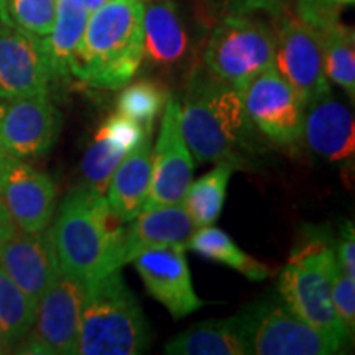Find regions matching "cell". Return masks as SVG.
I'll return each instance as SVG.
<instances>
[{
	"instance_id": "6da1fadb",
	"label": "cell",
	"mask_w": 355,
	"mask_h": 355,
	"mask_svg": "<svg viewBox=\"0 0 355 355\" xmlns=\"http://www.w3.org/2000/svg\"><path fill=\"white\" fill-rule=\"evenodd\" d=\"M181 132L198 163L250 170L260 155V132L248 119L242 92L204 64L189 71Z\"/></svg>"
},
{
	"instance_id": "7a4b0ae2",
	"label": "cell",
	"mask_w": 355,
	"mask_h": 355,
	"mask_svg": "<svg viewBox=\"0 0 355 355\" xmlns=\"http://www.w3.org/2000/svg\"><path fill=\"white\" fill-rule=\"evenodd\" d=\"M50 232L61 273L86 285L125 265V222L87 186L66 194Z\"/></svg>"
},
{
	"instance_id": "3957f363",
	"label": "cell",
	"mask_w": 355,
	"mask_h": 355,
	"mask_svg": "<svg viewBox=\"0 0 355 355\" xmlns=\"http://www.w3.org/2000/svg\"><path fill=\"white\" fill-rule=\"evenodd\" d=\"M144 10L141 0H109L89 13L71 78L105 91L130 83L144 63Z\"/></svg>"
},
{
	"instance_id": "277c9868",
	"label": "cell",
	"mask_w": 355,
	"mask_h": 355,
	"mask_svg": "<svg viewBox=\"0 0 355 355\" xmlns=\"http://www.w3.org/2000/svg\"><path fill=\"white\" fill-rule=\"evenodd\" d=\"M148 344V321L121 270L87 283L78 354L139 355Z\"/></svg>"
},
{
	"instance_id": "5b68a950",
	"label": "cell",
	"mask_w": 355,
	"mask_h": 355,
	"mask_svg": "<svg viewBox=\"0 0 355 355\" xmlns=\"http://www.w3.org/2000/svg\"><path fill=\"white\" fill-rule=\"evenodd\" d=\"M339 268L331 239L324 230H311L304 241L293 248L278 288L288 308L345 345L349 336L332 304V286Z\"/></svg>"
},
{
	"instance_id": "8992f818",
	"label": "cell",
	"mask_w": 355,
	"mask_h": 355,
	"mask_svg": "<svg viewBox=\"0 0 355 355\" xmlns=\"http://www.w3.org/2000/svg\"><path fill=\"white\" fill-rule=\"evenodd\" d=\"M277 37L254 15L229 13L214 26L204 50V66L243 91L261 71L275 64Z\"/></svg>"
},
{
	"instance_id": "52a82bcc",
	"label": "cell",
	"mask_w": 355,
	"mask_h": 355,
	"mask_svg": "<svg viewBox=\"0 0 355 355\" xmlns=\"http://www.w3.org/2000/svg\"><path fill=\"white\" fill-rule=\"evenodd\" d=\"M248 350L255 355H329L344 347L285 303L266 300L241 311Z\"/></svg>"
},
{
	"instance_id": "ba28073f",
	"label": "cell",
	"mask_w": 355,
	"mask_h": 355,
	"mask_svg": "<svg viewBox=\"0 0 355 355\" xmlns=\"http://www.w3.org/2000/svg\"><path fill=\"white\" fill-rule=\"evenodd\" d=\"M84 296L86 283L61 273L38 301L33 327L15 345V352L76 355Z\"/></svg>"
},
{
	"instance_id": "9c48e42d",
	"label": "cell",
	"mask_w": 355,
	"mask_h": 355,
	"mask_svg": "<svg viewBox=\"0 0 355 355\" xmlns=\"http://www.w3.org/2000/svg\"><path fill=\"white\" fill-rule=\"evenodd\" d=\"M242 99L248 119L265 139L282 146L303 139L304 102L275 64L247 84Z\"/></svg>"
},
{
	"instance_id": "30bf717a",
	"label": "cell",
	"mask_w": 355,
	"mask_h": 355,
	"mask_svg": "<svg viewBox=\"0 0 355 355\" xmlns=\"http://www.w3.org/2000/svg\"><path fill=\"white\" fill-rule=\"evenodd\" d=\"M277 20L275 68L298 92L304 105L331 91L324 69L322 35L306 24L295 12Z\"/></svg>"
},
{
	"instance_id": "8fae6325",
	"label": "cell",
	"mask_w": 355,
	"mask_h": 355,
	"mask_svg": "<svg viewBox=\"0 0 355 355\" xmlns=\"http://www.w3.org/2000/svg\"><path fill=\"white\" fill-rule=\"evenodd\" d=\"M61 117L48 94L0 99V152L37 159L51 152Z\"/></svg>"
},
{
	"instance_id": "7c38bea8",
	"label": "cell",
	"mask_w": 355,
	"mask_h": 355,
	"mask_svg": "<svg viewBox=\"0 0 355 355\" xmlns=\"http://www.w3.org/2000/svg\"><path fill=\"white\" fill-rule=\"evenodd\" d=\"M0 201L21 232H40L56 212V186L46 173L0 152Z\"/></svg>"
},
{
	"instance_id": "4fadbf2b",
	"label": "cell",
	"mask_w": 355,
	"mask_h": 355,
	"mask_svg": "<svg viewBox=\"0 0 355 355\" xmlns=\"http://www.w3.org/2000/svg\"><path fill=\"white\" fill-rule=\"evenodd\" d=\"M152 165V184L144 209L183 202L186 191L193 181L194 163L181 132V102L173 92L168 94L163 110Z\"/></svg>"
},
{
	"instance_id": "5bb4252c",
	"label": "cell",
	"mask_w": 355,
	"mask_h": 355,
	"mask_svg": "<svg viewBox=\"0 0 355 355\" xmlns=\"http://www.w3.org/2000/svg\"><path fill=\"white\" fill-rule=\"evenodd\" d=\"M53 83L42 38L0 20V99L48 94Z\"/></svg>"
},
{
	"instance_id": "9a60e30c",
	"label": "cell",
	"mask_w": 355,
	"mask_h": 355,
	"mask_svg": "<svg viewBox=\"0 0 355 355\" xmlns=\"http://www.w3.org/2000/svg\"><path fill=\"white\" fill-rule=\"evenodd\" d=\"M184 250V245H166L150 248L133 259L146 291L175 319L188 316L206 304L194 291Z\"/></svg>"
},
{
	"instance_id": "2e32d148",
	"label": "cell",
	"mask_w": 355,
	"mask_h": 355,
	"mask_svg": "<svg viewBox=\"0 0 355 355\" xmlns=\"http://www.w3.org/2000/svg\"><path fill=\"white\" fill-rule=\"evenodd\" d=\"M0 266L21 291L38 303L61 275L50 229L32 234L17 230L0 250Z\"/></svg>"
},
{
	"instance_id": "e0dca14e",
	"label": "cell",
	"mask_w": 355,
	"mask_h": 355,
	"mask_svg": "<svg viewBox=\"0 0 355 355\" xmlns=\"http://www.w3.org/2000/svg\"><path fill=\"white\" fill-rule=\"evenodd\" d=\"M193 43L173 0L146 2L144 10V61L162 73L191 63Z\"/></svg>"
},
{
	"instance_id": "ac0fdd59",
	"label": "cell",
	"mask_w": 355,
	"mask_h": 355,
	"mask_svg": "<svg viewBox=\"0 0 355 355\" xmlns=\"http://www.w3.org/2000/svg\"><path fill=\"white\" fill-rule=\"evenodd\" d=\"M303 137L311 152L327 162H349L355 152L354 115L329 92L304 105Z\"/></svg>"
},
{
	"instance_id": "d6986e66",
	"label": "cell",
	"mask_w": 355,
	"mask_h": 355,
	"mask_svg": "<svg viewBox=\"0 0 355 355\" xmlns=\"http://www.w3.org/2000/svg\"><path fill=\"white\" fill-rule=\"evenodd\" d=\"M125 232L123 263H128L150 248L166 245L188 247L196 225L183 204H166L144 209L130 220Z\"/></svg>"
},
{
	"instance_id": "ffe728a7",
	"label": "cell",
	"mask_w": 355,
	"mask_h": 355,
	"mask_svg": "<svg viewBox=\"0 0 355 355\" xmlns=\"http://www.w3.org/2000/svg\"><path fill=\"white\" fill-rule=\"evenodd\" d=\"M150 137L128 152L115 168L107 188V202L123 222H130L144 209L152 184Z\"/></svg>"
},
{
	"instance_id": "44dd1931",
	"label": "cell",
	"mask_w": 355,
	"mask_h": 355,
	"mask_svg": "<svg viewBox=\"0 0 355 355\" xmlns=\"http://www.w3.org/2000/svg\"><path fill=\"white\" fill-rule=\"evenodd\" d=\"M170 355H248V340L241 313L227 319L194 324L165 345Z\"/></svg>"
},
{
	"instance_id": "7402d4cb",
	"label": "cell",
	"mask_w": 355,
	"mask_h": 355,
	"mask_svg": "<svg viewBox=\"0 0 355 355\" xmlns=\"http://www.w3.org/2000/svg\"><path fill=\"white\" fill-rule=\"evenodd\" d=\"M89 20L79 0H58L50 33L42 38L44 55L55 81L71 78V64Z\"/></svg>"
},
{
	"instance_id": "603a6c76",
	"label": "cell",
	"mask_w": 355,
	"mask_h": 355,
	"mask_svg": "<svg viewBox=\"0 0 355 355\" xmlns=\"http://www.w3.org/2000/svg\"><path fill=\"white\" fill-rule=\"evenodd\" d=\"M188 248L204 259L230 266L235 272L242 273L243 277L254 282L268 278L272 273L265 263L252 259L250 255L241 250L224 230L212 227V225L196 229V232L189 239Z\"/></svg>"
},
{
	"instance_id": "cb8c5ba5",
	"label": "cell",
	"mask_w": 355,
	"mask_h": 355,
	"mask_svg": "<svg viewBox=\"0 0 355 355\" xmlns=\"http://www.w3.org/2000/svg\"><path fill=\"white\" fill-rule=\"evenodd\" d=\"M232 173L230 166L217 165L214 170L199 178L196 183L191 181L181 204L198 229L212 225L219 219Z\"/></svg>"
},
{
	"instance_id": "d4e9b609",
	"label": "cell",
	"mask_w": 355,
	"mask_h": 355,
	"mask_svg": "<svg viewBox=\"0 0 355 355\" xmlns=\"http://www.w3.org/2000/svg\"><path fill=\"white\" fill-rule=\"evenodd\" d=\"M322 35L324 69L331 83L345 91L350 101L355 97V35L350 26L336 20Z\"/></svg>"
},
{
	"instance_id": "484cf974",
	"label": "cell",
	"mask_w": 355,
	"mask_h": 355,
	"mask_svg": "<svg viewBox=\"0 0 355 355\" xmlns=\"http://www.w3.org/2000/svg\"><path fill=\"white\" fill-rule=\"evenodd\" d=\"M38 303L20 290L0 266V327L10 349H15L33 327Z\"/></svg>"
},
{
	"instance_id": "4316f807",
	"label": "cell",
	"mask_w": 355,
	"mask_h": 355,
	"mask_svg": "<svg viewBox=\"0 0 355 355\" xmlns=\"http://www.w3.org/2000/svg\"><path fill=\"white\" fill-rule=\"evenodd\" d=\"M125 86L117 99L119 114L135 121L148 135H152L155 122L165 110L170 91L157 79H140Z\"/></svg>"
},
{
	"instance_id": "83f0119b",
	"label": "cell",
	"mask_w": 355,
	"mask_h": 355,
	"mask_svg": "<svg viewBox=\"0 0 355 355\" xmlns=\"http://www.w3.org/2000/svg\"><path fill=\"white\" fill-rule=\"evenodd\" d=\"M127 152L115 145L101 130H97L94 140L84 155L81 170L86 180V186L96 193L104 194L109 188L110 178L115 168L122 162Z\"/></svg>"
},
{
	"instance_id": "f1b7e54d",
	"label": "cell",
	"mask_w": 355,
	"mask_h": 355,
	"mask_svg": "<svg viewBox=\"0 0 355 355\" xmlns=\"http://www.w3.org/2000/svg\"><path fill=\"white\" fill-rule=\"evenodd\" d=\"M58 0H0V20L43 38L50 33Z\"/></svg>"
},
{
	"instance_id": "f546056e",
	"label": "cell",
	"mask_w": 355,
	"mask_h": 355,
	"mask_svg": "<svg viewBox=\"0 0 355 355\" xmlns=\"http://www.w3.org/2000/svg\"><path fill=\"white\" fill-rule=\"evenodd\" d=\"M99 130L104 133L107 139L112 140L115 145H119L122 150H125L127 153L132 152L133 148H137L145 139L152 137L148 135V133H146L135 121H132V119H128L125 115L119 112L115 115H110L107 121L102 123Z\"/></svg>"
},
{
	"instance_id": "4dcf8cb0",
	"label": "cell",
	"mask_w": 355,
	"mask_h": 355,
	"mask_svg": "<svg viewBox=\"0 0 355 355\" xmlns=\"http://www.w3.org/2000/svg\"><path fill=\"white\" fill-rule=\"evenodd\" d=\"M332 304L349 339H352L355 329V279L347 277L343 268L337 272L332 286Z\"/></svg>"
},
{
	"instance_id": "1f68e13d",
	"label": "cell",
	"mask_w": 355,
	"mask_h": 355,
	"mask_svg": "<svg viewBox=\"0 0 355 355\" xmlns=\"http://www.w3.org/2000/svg\"><path fill=\"white\" fill-rule=\"evenodd\" d=\"M339 7L332 0H295L296 15L321 33L339 20Z\"/></svg>"
},
{
	"instance_id": "d6a6232c",
	"label": "cell",
	"mask_w": 355,
	"mask_h": 355,
	"mask_svg": "<svg viewBox=\"0 0 355 355\" xmlns=\"http://www.w3.org/2000/svg\"><path fill=\"white\" fill-rule=\"evenodd\" d=\"M295 0H227V8L230 13L241 15H254L257 12H265L273 19L291 12Z\"/></svg>"
},
{
	"instance_id": "836d02e7",
	"label": "cell",
	"mask_w": 355,
	"mask_h": 355,
	"mask_svg": "<svg viewBox=\"0 0 355 355\" xmlns=\"http://www.w3.org/2000/svg\"><path fill=\"white\" fill-rule=\"evenodd\" d=\"M336 255L343 272L355 279V232L352 222H345L336 243Z\"/></svg>"
},
{
	"instance_id": "e575fe53",
	"label": "cell",
	"mask_w": 355,
	"mask_h": 355,
	"mask_svg": "<svg viewBox=\"0 0 355 355\" xmlns=\"http://www.w3.org/2000/svg\"><path fill=\"white\" fill-rule=\"evenodd\" d=\"M17 230H19V227H17L15 222L12 220V217L7 212L3 202L0 201V250H2L3 243H6Z\"/></svg>"
},
{
	"instance_id": "d590c367",
	"label": "cell",
	"mask_w": 355,
	"mask_h": 355,
	"mask_svg": "<svg viewBox=\"0 0 355 355\" xmlns=\"http://www.w3.org/2000/svg\"><path fill=\"white\" fill-rule=\"evenodd\" d=\"M79 2L83 3V7L86 8L89 13H92L94 10H97L99 7L104 6L105 2H109V0H79Z\"/></svg>"
},
{
	"instance_id": "8d00e7d4",
	"label": "cell",
	"mask_w": 355,
	"mask_h": 355,
	"mask_svg": "<svg viewBox=\"0 0 355 355\" xmlns=\"http://www.w3.org/2000/svg\"><path fill=\"white\" fill-rule=\"evenodd\" d=\"M7 352H10V347H8L6 336H3L2 327H0V354H7Z\"/></svg>"
},
{
	"instance_id": "74e56055",
	"label": "cell",
	"mask_w": 355,
	"mask_h": 355,
	"mask_svg": "<svg viewBox=\"0 0 355 355\" xmlns=\"http://www.w3.org/2000/svg\"><path fill=\"white\" fill-rule=\"evenodd\" d=\"M332 2L339 3V6H347V3H354L355 0H332Z\"/></svg>"
},
{
	"instance_id": "f35d334b",
	"label": "cell",
	"mask_w": 355,
	"mask_h": 355,
	"mask_svg": "<svg viewBox=\"0 0 355 355\" xmlns=\"http://www.w3.org/2000/svg\"><path fill=\"white\" fill-rule=\"evenodd\" d=\"M141 2L146 3V2H155V0H141Z\"/></svg>"
}]
</instances>
